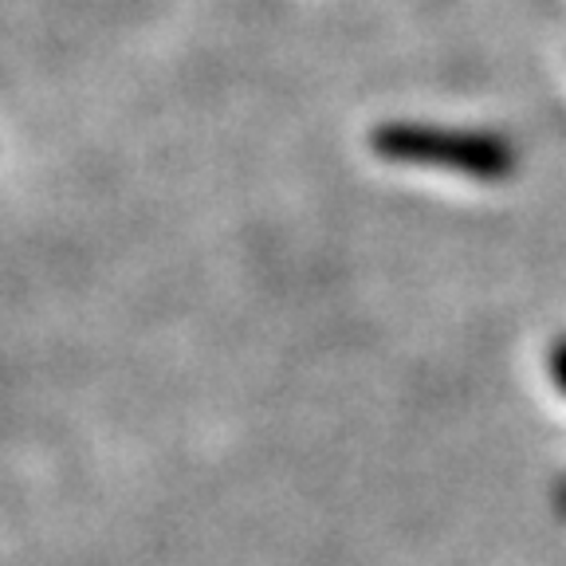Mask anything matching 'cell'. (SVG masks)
<instances>
[{"label": "cell", "instance_id": "1", "mask_svg": "<svg viewBox=\"0 0 566 566\" xmlns=\"http://www.w3.org/2000/svg\"><path fill=\"white\" fill-rule=\"evenodd\" d=\"M374 150L389 161H413V166H444L472 177H507L515 158L507 142L492 134H452L421 130V126H386L374 134Z\"/></svg>", "mask_w": 566, "mask_h": 566}, {"label": "cell", "instance_id": "2", "mask_svg": "<svg viewBox=\"0 0 566 566\" xmlns=\"http://www.w3.org/2000/svg\"><path fill=\"white\" fill-rule=\"evenodd\" d=\"M547 370H551V381H555V389L566 398V335H558L555 346H551Z\"/></svg>", "mask_w": 566, "mask_h": 566}, {"label": "cell", "instance_id": "3", "mask_svg": "<svg viewBox=\"0 0 566 566\" xmlns=\"http://www.w3.org/2000/svg\"><path fill=\"white\" fill-rule=\"evenodd\" d=\"M555 507H558V515L566 520V480L558 484V492H555Z\"/></svg>", "mask_w": 566, "mask_h": 566}]
</instances>
